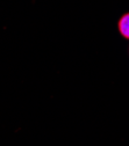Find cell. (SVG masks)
I'll list each match as a JSON object with an SVG mask.
<instances>
[{
    "label": "cell",
    "mask_w": 129,
    "mask_h": 146,
    "mask_svg": "<svg viewBox=\"0 0 129 146\" xmlns=\"http://www.w3.org/2000/svg\"><path fill=\"white\" fill-rule=\"evenodd\" d=\"M118 29L123 38L129 40V13L123 14L118 22Z\"/></svg>",
    "instance_id": "6da1fadb"
}]
</instances>
